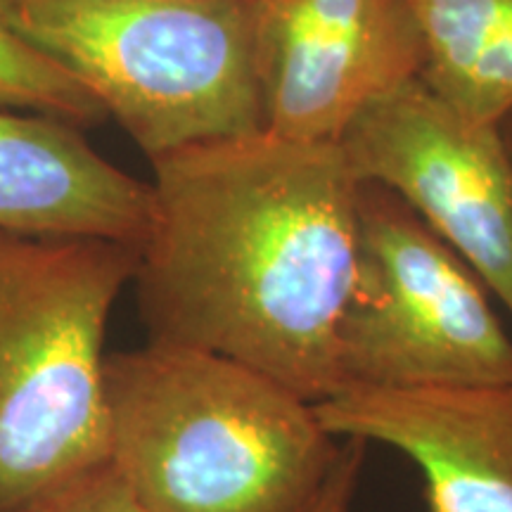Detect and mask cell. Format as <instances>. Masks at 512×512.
Masks as SVG:
<instances>
[{
  "label": "cell",
  "mask_w": 512,
  "mask_h": 512,
  "mask_svg": "<svg viewBox=\"0 0 512 512\" xmlns=\"http://www.w3.org/2000/svg\"><path fill=\"white\" fill-rule=\"evenodd\" d=\"M150 164L133 278L150 342L233 358L311 403L335 396L361 195L342 145L259 131Z\"/></svg>",
  "instance_id": "obj_1"
},
{
  "label": "cell",
  "mask_w": 512,
  "mask_h": 512,
  "mask_svg": "<svg viewBox=\"0 0 512 512\" xmlns=\"http://www.w3.org/2000/svg\"><path fill=\"white\" fill-rule=\"evenodd\" d=\"M110 463L140 512H304L342 439L316 403L211 351L107 354Z\"/></svg>",
  "instance_id": "obj_2"
},
{
  "label": "cell",
  "mask_w": 512,
  "mask_h": 512,
  "mask_svg": "<svg viewBox=\"0 0 512 512\" xmlns=\"http://www.w3.org/2000/svg\"><path fill=\"white\" fill-rule=\"evenodd\" d=\"M138 256L0 233V512L110 463L105 337Z\"/></svg>",
  "instance_id": "obj_3"
},
{
  "label": "cell",
  "mask_w": 512,
  "mask_h": 512,
  "mask_svg": "<svg viewBox=\"0 0 512 512\" xmlns=\"http://www.w3.org/2000/svg\"><path fill=\"white\" fill-rule=\"evenodd\" d=\"M147 159L264 131L245 0H0Z\"/></svg>",
  "instance_id": "obj_4"
},
{
  "label": "cell",
  "mask_w": 512,
  "mask_h": 512,
  "mask_svg": "<svg viewBox=\"0 0 512 512\" xmlns=\"http://www.w3.org/2000/svg\"><path fill=\"white\" fill-rule=\"evenodd\" d=\"M496 304L406 202L361 183L354 278L337 328L342 389L512 382V335Z\"/></svg>",
  "instance_id": "obj_5"
},
{
  "label": "cell",
  "mask_w": 512,
  "mask_h": 512,
  "mask_svg": "<svg viewBox=\"0 0 512 512\" xmlns=\"http://www.w3.org/2000/svg\"><path fill=\"white\" fill-rule=\"evenodd\" d=\"M361 183L394 192L475 268L512 318V155L420 76L363 107L337 140Z\"/></svg>",
  "instance_id": "obj_6"
},
{
  "label": "cell",
  "mask_w": 512,
  "mask_h": 512,
  "mask_svg": "<svg viewBox=\"0 0 512 512\" xmlns=\"http://www.w3.org/2000/svg\"><path fill=\"white\" fill-rule=\"evenodd\" d=\"M264 131L339 140L363 107L420 76L406 0H245Z\"/></svg>",
  "instance_id": "obj_7"
},
{
  "label": "cell",
  "mask_w": 512,
  "mask_h": 512,
  "mask_svg": "<svg viewBox=\"0 0 512 512\" xmlns=\"http://www.w3.org/2000/svg\"><path fill=\"white\" fill-rule=\"evenodd\" d=\"M316 413L332 437L411 460L427 512H512V382L349 387Z\"/></svg>",
  "instance_id": "obj_8"
},
{
  "label": "cell",
  "mask_w": 512,
  "mask_h": 512,
  "mask_svg": "<svg viewBox=\"0 0 512 512\" xmlns=\"http://www.w3.org/2000/svg\"><path fill=\"white\" fill-rule=\"evenodd\" d=\"M152 185L88 145L83 128L0 107V233L143 245Z\"/></svg>",
  "instance_id": "obj_9"
},
{
  "label": "cell",
  "mask_w": 512,
  "mask_h": 512,
  "mask_svg": "<svg viewBox=\"0 0 512 512\" xmlns=\"http://www.w3.org/2000/svg\"><path fill=\"white\" fill-rule=\"evenodd\" d=\"M422 43L420 79L463 117L512 114V0H406Z\"/></svg>",
  "instance_id": "obj_10"
},
{
  "label": "cell",
  "mask_w": 512,
  "mask_h": 512,
  "mask_svg": "<svg viewBox=\"0 0 512 512\" xmlns=\"http://www.w3.org/2000/svg\"><path fill=\"white\" fill-rule=\"evenodd\" d=\"M0 107L48 114L86 128L107 119L105 107L67 69L15 34L0 17Z\"/></svg>",
  "instance_id": "obj_11"
},
{
  "label": "cell",
  "mask_w": 512,
  "mask_h": 512,
  "mask_svg": "<svg viewBox=\"0 0 512 512\" xmlns=\"http://www.w3.org/2000/svg\"><path fill=\"white\" fill-rule=\"evenodd\" d=\"M3 512H140V508L114 465L107 463Z\"/></svg>",
  "instance_id": "obj_12"
},
{
  "label": "cell",
  "mask_w": 512,
  "mask_h": 512,
  "mask_svg": "<svg viewBox=\"0 0 512 512\" xmlns=\"http://www.w3.org/2000/svg\"><path fill=\"white\" fill-rule=\"evenodd\" d=\"M368 446V441L363 439H342V451L335 467L304 512H351L363 479Z\"/></svg>",
  "instance_id": "obj_13"
},
{
  "label": "cell",
  "mask_w": 512,
  "mask_h": 512,
  "mask_svg": "<svg viewBox=\"0 0 512 512\" xmlns=\"http://www.w3.org/2000/svg\"><path fill=\"white\" fill-rule=\"evenodd\" d=\"M501 131H503V138H505V143H508V150L512 155V114L501 124Z\"/></svg>",
  "instance_id": "obj_14"
}]
</instances>
